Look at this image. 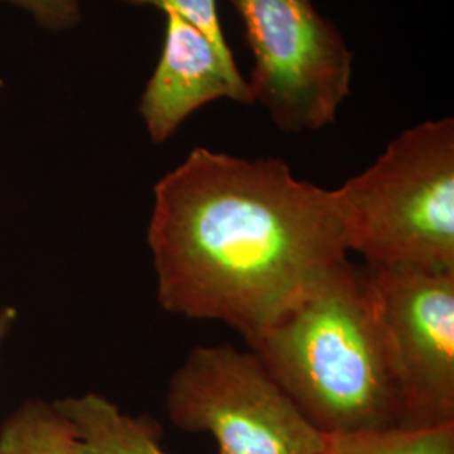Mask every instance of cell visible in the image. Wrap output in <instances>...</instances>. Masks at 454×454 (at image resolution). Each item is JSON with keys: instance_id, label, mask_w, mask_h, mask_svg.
<instances>
[{"instance_id": "cell-1", "label": "cell", "mask_w": 454, "mask_h": 454, "mask_svg": "<svg viewBox=\"0 0 454 454\" xmlns=\"http://www.w3.org/2000/svg\"><path fill=\"white\" fill-rule=\"evenodd\" d=\"M148 246L162 309L223 322L246 343L348 260L337 189L296 179L281 159L204 146L157 182Z\"/></svg>"}, {"instance_id": "cell-2", "label": "cell", "mask_w": 454, "mask_h": 454, "mask_svg": "<svg viewBox=\"0 0 454 454\" xmlns=\"http://www.w3.org/2000/svg\"><path fill=\"white\" fill-rule=\"evenodd\" d=\"M247 348L320 433L397 429L399 377L365 268L337 264Z\"/></svg>"}, {"instance_id": "cell-3", "label": "cell", "mask_w": 454, "mask_h": 454, "mask_svg": "<svg viewBox=\"0 0 454 454\" xmlns=\"http://www.w3.org/2000/svg\"><path fill=\"white\" fill-rule=\"evenodd\" d=\"M348 253L367 266L454 273V120L403 131L337 189Z\"/></svg>"}, {"instance_id": "cell-4", "label": "cell", "mask_w": 454, "mask_h": 454, "mask_svg": "<svg viewBox=\"0 0 454 454\" xmlns=\"http://www.w3.org/2000/svg\"><path fill=\"white\" fill-rule=\"evenodd\" d=\"M165 407L176 427L211 434L219 454H324V433L249 348L194 347L170 379Z\"/></svg>"}, {"instance_id": "cell-5", "label": "cell", "mask_w": 454, "mask_h": 454, "mask_svg": "<svg viewBox=\"0 0 454 454\" xmlns=\"http://www.w3.org/2000/svg\"><path fill=\"white\" fill-rule=\"evenodd\" d=\"M254 67L247 82L285 133L322 130L350 95L354 54L313 0H229Z\"/></svg>"}, {"instance_id": "cell-6", "label": "cell", "mask_w": 454, "mask_h": 454, "mask_svg": "<svg viewBox=\"0 0 454 454\" xmlns=\"http://www.w3.org/2000/svg\"><path fill=\"white\" fill-rule=\"evenodd\" d=\"M365 270L399 377L397 429L454 424V273Z\"/></svg>"}, {"instance_id": "cell-7", "label": "cell", "mask_w": 454, "mask_h": 454, "mask_svg": "<svg viewBox=\"0 0 454 454\" xmlns=\"http://www.w3.org/2000/svg\"><path fill=\"white\" fill-rule=\"evenodd\" d=\"M160 61L138 112L153 144L167 142L199 108L215 99L254 103L234 58H227L182 17L167 12Z\"/></svg>"}, {"instance_id": "cell-8", "label": "cell", "mask_w": 454, "mask_h": 454, "mask_svg": "<svg viewBox=\"0 0 454 454\" xmlns=\"http://www.w3.org/2000/svg\"><path fill=\"white\" fill-rule=\"evenodd\" d=\"M54 409L74 429L71 454H168L163 427L150 416L133 418L98 394L69 397Z\"/></svg>"}, {"instance_id": "cell-9", "label": "cell", "mask_w": 454, "mask_h": 454, "mask_svg": "<svg viewBox=\"0 0 454 454\" xmlns=\"http://www.w3.org/2000/svg\"><path fill=\"white\" fill-rule=\"evenodd\" d=\"M74 429L41 401H29L0 431V454H71Z\"/></svg>"}, {"instance_id": "cell-10", "label": "cell", "mask_w": 454, "mask_h": 454, "mask_svg": "<svg viewBox=\"0 0 454 454\" xmlns=\"http://www.w3.org/2000/svg\"><path fill=\"white\" fill-rule=\"evenodd\" d=\"M324 454H454V424L424 431L325 434Z\"/></svg>"}, {"instance_id": "cell-11", "label": "cell", "mask_w": 454, "mask_h": 454, "mask_svg": "<svg viewBox=\"0 0 454 454\" xmlns=\"http://www.w3.org/2000/svg\"><path fill=\"white\" fill-rule=\"evenodd\" d=\"M133 5H153L165 14L172 12L195 26L200 33L209 37L212 44L227 58H234L227 46L226 35L219 20L217 0H121Z\"/></svg>"}, {"instance_id": "cell-12", "label": "cell", "mask_w": 454, "mask_h": 454, "mask_svg": "<svg viewBox=\"0 0 454 454\" xmlns=\"http://www.w3.org/2000/svg\"><path fill=\"white\" fill-rule=\"evenodd\" d=\"M31 12L48 29H67L82 19L80 0H7Z\"/></svg>"}, {"instance_id": "cell-13", "label": "cell", "mask_w": 454, "mask_h": 454, "mask_svg": "<svg viewBox=\"0 0 454 454\" xmlns=\"http://www.w3.org/2000/svg\"><path fill=\"white\" fill-rule=\"evenodd\" d=\"M14 318H16V309H0V345L14 322Z\"/></svg>"}]
</instances>
